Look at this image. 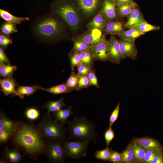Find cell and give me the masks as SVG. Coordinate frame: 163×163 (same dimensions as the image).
<instances>
[{"label": "cell", "mask_w": 163, "mask_h": 163, "mask_svg": "<svg viewBox=\"0 0 163 163\" xmlns=\"http://www.w3.org/2000/svg\"><path fill=\"white\" fill-rule=\"evenodd\" d=\"M91 48V46L82 40L75 39L73 46L70 52L79 53Z\"/></svg>", "instance_id": "e575fe53"}, {"label": "cell", "mask_w": 163, "mask_h": 163, "mask_svg": "<svg viewBox=\"0 0 163 163\" xmlns=\"http://www.w3.org/2000/svg\"><path fill=\"white\" fill-rule=\"evenodd\" d=\"M71 69L74 71L75 68L82 63L79 53L70 52L69 54Z\"/></svg>", "instance_id": "8d00e7d4"}, {"label": "cell", "mask_w": 163, "mask_h": 163, "mask_svg": "<svg viewBox=\"0 0 163 163\" xmlns=\"http://www.w3.org/2000/svg\"><path fill=\"white\" fill-rule=\"evenodd\" d=\"M66 106L64 102V98L62 97L56 101H49L46 102L42 108L47 109L46 112L50 113L59 111Z\"/></svg>", "instance_id": "7402d4cb"}, {"label": "cell", "mask_w": 163, "mask_h": 163, "mask_svg": "<svg viewBox=\"0 0 163 163\" xmlns=\"http://www.w3.org/2000/svg\"><path fill=\"white\" fill-rule=\"evenodd\" d=\"M9 36L0 32V46L4 50L12 43V40Z\"/></svg>", "instance_id": "f35d334b"}, {"label": "cell", "mask_w": 163, "mask_h": 163, "mask_svg": "<svg viewBox=\"0 0 163 163\" xmlns=\"http://www.w3.org/2000/svg\"><path fill=\"white\" fill-rule=\"evenodd\" d=\"M102 31L97 29H89L83 34L75 38L82 40L92 47L98 43L104 36Z\"/></svg>", "instance_id": "30bf717a"}, {"label": "cell", "mask_w": 163, "mask_h": 163, "mask_svg": "<svg viewBox=\"0 0 163 163\" xmlns=\"http://www.w3.org/2000/svg\"><path fill=\"white\" fill-rule=\"evenodd\" d=\"M102 11L108 21L117 20L121 18L116 12L117 5L113 0H104L102 3Z\"/></svg>", "instance_id": "4fadbf2b"}, {"label": "cell", "mask_w": 163, "mask_h": 163, "mask_svg": "<svg viewBox=\"0 0 163 163\" xmlns=\"http://www.w3.org/2000/svg\"><path fill=\"white\" fill-rule=\"evenodd\" d=\"M161 150H149L145 151L144 162L150 163L154 157L161 151Z\"/></svg>", "instance_id": "7bdbcfd3"}, {"label": "cell", "mask_w": 163, "mask_h": 163, "mask_svg": "<svg viewBox=\"0 0 163 163\" xmlns=\"http://www.w3.org/2000/svg\"><path fill=\"white\" fill-rule=\"evenodd\" d=\"M77 67L78 72L82 76H87L92 69V68L82 63Z\"/></svg>", "instance_id": "bcb514c9"}, {"label": "cell", "mask_w": 163, "mask_h": 163, "mask_svg": "<svg viewBox=\"0 0 163 163\" xmlns=\"http://www.w3.org/2000/svg\"><path fill=\"white\" fill-rule=\"evenodd\" d=\"M25 117L30 121L36 120L39 118L40 113L39 110L34 107H30L27 108L24 113Z\"/></svg>", "instance_id": "74e56055"}, {"label": "cell", "mask_w": 163, "mask_h": 163, "mask_svg": "<svg viewBox=\"0 0 163 163\" xmlns=\"http://www.w3.org/2000/svg\"><path fill=\"white\" fill-rule=\"evenodd\" d=\"M133 142L139 145L145 151L149 150L161 149L159 144L156 140L150 138H136Z\"/></svg>", "instance_id": "2e32d148"}, {"label": "cell", "mask_w": 163, "mask_h": 163, "mask_svg": "<svg viewBox=\"0 0 163 163\" xmlns=\"http://www.w3.org/2000/svg\"><path fill=\"white\" fill-rule=\"evenodd\" d=\"M81 75L78 72L76 73L73 72H71L70 76L65 83L71 91L76 90Z\"/></svg>", "instance_id": "4dcf8cb0"}, {"label": "cell", "mask_w": 163, "mask_h": 163, "mask_svg": "<svg viewBox=\"0 0 163 163\" xmlns=\"http://www.w3.org/2000/svg\"><path fill=\"white\" fill-rule=\"evenodd\" d=\"M0 64H10L4 50L1 47H0Z\"/></svg>", "instance_id": "c3c4849f"}, {"label": "cell", "mask_w": 163, "mask_h": 163, "mask_svg": "<svg viewBox=\"0 0 163 163\" xmlns=\"http://www.w3.org/2000/svg\"><path fill=\"white\" fill-rule=\"evenodd\" d=\"M69 140L81 141H93L98 136L96 131V126L86 117L75 116L72 120H67Z\"/></svg>", "instance_id": "3957f363"}, {"label": "cell", "mask_w": 163, "mask_h": 163, "mask_svg": "<svg viewBox=\"0 0 163 163\" xmlns=\"http://www.w3.org/2000/svg\"><path fill=\"white\" fill-rule=\"evenodd\" d=\"M8 162L7 159L3 156L0 159V163H8Z\"/></svg>", "instance_id": "816d5d0a"}, {"label": "cell", "mask_w": 163, "mask_h": 163, "mask_svg": "<svg viewBox=\"0 0 163 163\" xmlns=\"http://www.w3.org/2000/svg\"><path fill=\"white\" fill-rule=\"evenodd\" d=\"M91 85L95 86L96 88H99L95 72L92 69L87 75Z\"/></svg>", "instance_id": "f6af8a7d"}, {"label": "cell", "mask_w": 163, "mask_h": 163, "mask_svg": "<svg viewBox=\"0 0 163 163\" xmlns=\"http://www.w3.org/2000/svg\"><path fill=\"white\" fill-rule=\"evenodd\" d=\"M128 28L134 29L140 32L145 33L149 31L158 30L160 29V27L159 26L150 24L145 21Z\"/></svg>", "instance_id": "f1b7e54d"}, {"label": "cell", "mask_w": 163, "mask_h": 163, "mask_svg": "<svg viewBox=\"0 0 163 163\" xmlns=\"http://www.w3.org/2000/svg\"><path fill=\"white\" fill-rule=\"evenodd\" d=\"M95 60L102 61L108 60L107 41L104 36L96 44L91 47Z\"/></svg>", "instance_id": "8fae6325"}, {"label": "cell", "mask_w": 163, "mask_h": 163, "mask_svg": "<svg viewBox=\"0 0 163 163\" xmlns=\"http://www.w3.org/2000/svg\"><path fill=\"white\" fill-rule=\"evenodd\" d=\"M82 64L92 68L95 59L91 48L79 53Z\"/></svg>", "instance_id": "4316f807"}, {"label": "cell", "mask_w": 163, "mask_h": 163, "mask_svg": "<svg viewBox=\"0 0 163 163\" xmlns=\"http://www.w3.org/2000/svg\"><path fill=\"white\" fill-rule=\"evenodd\" d=\"M121 163L134 162V152L132 143L129 144L126 149L121 154Z\"/></svg>", "instance_id": "83f0119b"}, {"label": "cell", "mask_w": 163, "mask_h": 163, "mask_svg": "<svg viewBox=\"0 0 163 163\" xmlns=\"http://www.w3.org/2000/svg\"><path fill=\"white\" fill-rule=\"evenodd\" d=\"M107 22V20L101 9L87 24V27L88 29H97L102 32Z\"/></svg>", "instance_id": "ac0fdd59"}, {"label": "cell", "mask_w": 163, "mask_h": 163, "mask_svg": "<svg viewBox=\"0 0 163 163\" xmlns=\"http://www.w3.org/2000/svg\"><path fill=\"white\" fill-rule=\"evenodd\" d=\"M32 28L37 38L47 42L59 36L63 27L62 24L55 17L47 14L37 18L32 24Z\"/></svg>", "instance_id": "7a4b0ae2"}, {"label": "cell", "mask_w": 163, "mask_h": 163, "mask_svg": "<svg viewBox=\"0 0 163 163\" xmlns=\"http://www.w3.org/2000/svg\"><path fill=\"white\" fill-rule=\"evenodd\" d=\"M125 24L120 20H113L108 21L102 32L104 34L116 35L125 30Z\"/></svg>", "instance_id": "9a60e30c"}, {"label": "cell", "mask_w": 163, "mask_h": 163, "mask_svg": "<svg viewBox=\"0 0 163 163\" xmlns=\"http://www.w3.org/2000/svg\"><path fill=\"white\" fill-rule=\"evenodd\" d=\"M16 89L18 96L23 99L25 95L27 96L33 94L39 90H42L43 88L41 86L34 85L32 86H22L17 85Z\"/></svg>", "instance_id": "ffe728a7"}, {"label": "cell", "mask_w": 163, "mask_h": 163, "mask_svg": "<svg viewBox=\"0 0 163 163\" xmlns=\"http://www.w3.org/2000/svg\"><path fill=\"white\" fill-rule=\"evenodd\" d=\"M17 70L16 66L10 64H0V75L4 78L12 75Z\"/></svg>", "instance_id": "1f68e13d"}, {"label": "cell", "mask_w": 163, "mask_h": 163, "mask_svg": "<svg viewBox=\"0 0 163 163\" xmlns=\"http://www.w3.org/2000/svg\"><path fill=\"white\" fill-rule=\"evenodd\" d=\"M120 103H118L115 108L111 113L109 117V127H112L114 123L117 120L120 110Z\"/></svg>", "instance_id": "b9f144b4"}, {"label": "cell", "mask_w": 163, "mask_h": 163, "mask_svg": "<svg viewBox=\"0 0 163 163\" xmlns=\"http://www.w3.org/2000/svg\"><path fill=\"white\" fill-rule=\"evenodd\" d=\"M11 139L14 146L33 160L45 153L47 141L34 123L16 121Z\"/></svg>", "instance_id": "6da1fadb"}, {"label": "cell", "mask_w": 163, "mask_h": 163, "mask_svg": "<svg viewBox=\"0 0 163 163\" xmlns=\"http://www.w3.org/2000/svg\"><path fill=\"white\" fill-rule=\"evenodd\" d=\"M83 14L86 17L93 14L99 7L101 0H75Z\"/></svg>", "instance_id": "7c38bea8"}, {"label": "cell", "mask_w": 163, "mask_h": 163, "mask_svg": "<svg viewBox=\"0 0 163 163\" xmlns=\"http://www.w3.org/2000/svg\"><path fill=\"white\" fill-rule=\"evenodd\" d=\"M137 4L124 3L117 5L116 12L118 15L121 17H127Z\"/></svg>", "instance_id": "484cf974"}, {"label": "cell", "mask_w": 163, "mask_h": 163, "mask_svg": "<svg viewBox=\"0 0 163 163\" xmlns=\"http://www.w3.org/2000/svg\"><path fill=\"white\" fill-rule=\"evenodd\" d=\"M1 91L6 96L11 94L18 96L16 89V86L18 85L12 75H11L3 79H0Z\"/></svg>", "instance_id": "5bb4252c"}, {"label": "cell", "mask_w": 163, "mask_h": 163, "mask_svg": "<svg viewBox=\"0 0 163 163\" xmlns=\"http://www.w3.org/2000/svg\"><path fill=\"white\" fill-rule=\"evenodd\" d=\"M42 90L54 94H58L69 92L72 91L67 86L66 83L49 88H43Z\"/></svg>", "instance_id": "f546056e"}, {"label": "cell", "mask_w": 163, "mask_h": 163, "mask_svg": "<svg viewBox=\"0 0 163 163\" xmlns=\"http://www.w3.org/2000/svg\"><path fill=\"white\" fill-rule=\"evenodd\" d=\"M73 113L72 107L69 106L65 109H62L53 113V115L55 121L63 125L66 123L67 119Z\"/></svg>", "instance_id": "44dd1931"}, {"label": "cell", "mask_w": 163, "mask_h": 163, "mask_svg": "<svg viewBox=\"0 0 163 163\" xmlns=\"http://www.w3.org/2000/svg\"><path fill=\"white\" fill-rule=\"evenodd\" d=\"M122 59L129 58L136 59L138 52L135 45V40H119Z\"/></svg>", "instance_id": "9c48e42d"}, {"label": "cell", "mask_w": 163, "mask_h": 163, "mask_svg": "<svg viewBox=\"0 0 163 163\" xmlns=\"http://www.w3.org/2000/svg\"><path fill=\"white\" fill-rule=\"evenodd\" d=\"M145 33L140 32L135 29H129V30H124L116 34L122 40H135L144 35Z\"/></svg>", "instance_id": "d4e9b609"}, {"label": "cell", "mask_w": 163, "mask_h": 163, "mask_svg": "<svg viewBox=\"0 0 163 163\" xmlns=\"http://www.w3.org/2000/svg\"><path fill=\"white\" fill-rule=\"evenodd\" d=\"M107 47L108 60L115 64H119L122 59L120 44L119 40L115 38L114 34H111L107 41Z\"/></svg>", "instance_id": "ba28073f"}, {"label": "cell", "mask_w": 163, "mask_h": 163, "mask_svg": "<svg viewBox=\"0 0 163 163\" xmlns=\"http://www.w3.org/2000/svg\"><path fill=\"white\" fill-rule=\"evenodd\" d=\"M13 133L0 128V143H6L8 139L11 138Z\"/></svg>", "instance_id": "60d3db41"}, {"label": "cell", "mask_w": 163, "mask_h": 163, "mask_svg": "<svg viewBox=\"0 0 163 163\" xmlns=\"http://www.w3.org/2000/svg\"><path fill=\"white\" fill-rule=\"evenodd\" d=\"M21 151L16 146H14L11 149L5 147L3 152V156L7 159L9 162L19 163L21 161L24 157Z\"/></svg>", "instance_id": "e0dca14e"}, {"label": "cell", "mask_w": 163, "mask_h": 163, "mask_svg": "<svg viewBox=\"0 0 163 163\" xmlns=\"http://www.w3.org/2000/svg\"><path fill=\"white\" fill-rule=\"evenodd\" d=\"M1 32L10 37L11 34L18 32L16 24L7 22L2 24L0 27Z\"/></svg>", "instance_id": "836d02e7"}, {"label": "cell", "mask_w": 163, "mask_h": 163, "mask_svg": "<svg viewBox=\"0 0 163 163\" xmlns=\"http://www.w3.org/2000/svg\"><path fill=\"white\" fill-rule=\"evenodd\" d=\"M163 163V155L161 151L150 162V163Z\"/></svg>", "instance_id": "681fc988"}, {"label": "cell", "mask_w": 163, "mask_h": 163, "mask_svg": "<svg viewBox=\"0 0 163 163\" xmlns=\"http://www.w3.org/2000/svg\"><path fill=\"white\" fill-rule=\"evenodd\" d=\"M16 123V121L10 120L4 113L0 111V128L13 133Z\"/></svg>", "instance_id": "cb8c5ba5"}, {"label": "cell", "mask_w": 163, "mask_h": 163, "mask_svg": "<svg viewBox=\"0 0 163 163\" xmlns=\"http://www.w3.org/2000/svg\"><path fill=\"white\" fill-rule=\"evenodd\" d=\"M37 125L47 141L66 140V131L63 124L53 120L50 113L46 112Z\"/></svg>", "instance_id": "5b68a950"}, {"label": "cell", "mask_w": 163, "mask_h": 163, "mask_svg": "<svg viewBox=\"0 0 163 163\" xmlns=\"http://www.w3.org/2000/svg\"><path fill=\"white\" fill-rule=\"evenodd\" d=\"M90 142L73 140L63 142V147L67 158L78 159L86 155Z\"/></svg>", "instance_id": "8992f818"}, {"label": "cell", "mask_w": 163, "mask_h": 163, "mask_svg": "<svg viewBox=\"0 0 163 163\" xmlns=\"http://www.w3.org/2000/svg\"><path fill=\"white\" fill-rule=\"evenodd\" d=\"M63 142L47 141L44 154L51 163H64L67 158L63 147Z\"/></svg>", "instance_id": "52a82bcc"}, {"label": "cell", "mask_w": 163, "mask_h": 163, "mask_svg": "<svg viewBox=\"0 0 163 163\" xmlns=\"http://www.w3.org/2000/svg\"><path fill=\"white\" fill-rule=\"evenodd\" d=\"M111 151L112 149L107 146L105 149L96 151L94 156L97 160L108 161Z\"/></svg>", "instance_id": "d590c367"}, {"label": "cell", "mask_w": 163, "mask_h": 163, "mask_svg": "<svg viewBox=\"0 0 163 163\" xmlns=\"http://www.w3.org/2000/svg\"><path fill=\"white\" fill-rule=\"evenodd\" d=\"M145 21L141 11L136 6L128 16L125 25L126 27L128 28Z\"/></svg>", "instance_id": "d6986e66"}, {"label": "cell", "mask_w": 163, "mask_h": 163, "mask_svg": "<svg viewBox=\"0 0 163 163\" xmlns=\"http://www.w3.org/2000/svg\"><path fill=\"white\" fill-rule=\"evenodd\" d=\"M132 143L134 152L135 158L134 162H144L145 150L143 148L133 142Z\"/></svg>", "instance_id": "d6a6232c"}, {"label": "cell", "mask_w": 163, "mask_h": 163, "mask_svg": "<svg viewBox=\"0 0 163 163\" xmlns=\"http://www.w3.org/2000/svg\"><path fill=\"white\" fill-rule=\"evenodd\" d=\"M115 133L112 128V127H109L104 133V137L107 146H109L113 139Z\"/></svg>", "instance_id": "ee69618b"}, {"label": "cell", "mask_w": 163, "mask_h": 163, "mask_svg": "<svg viewBox=\"0 0 163 163\" xmlns=\"http://www.w3.org/2000/svg\"><path fill=\"white\" fill-rule=\"evenodd\" d=\"M116 5L124 4L131 3L133 4H137L133 0H113Z\"/></svg>", "instance_id": "f907efd6"}, {"label": "cell", "mask_w": 163, "mask_h": 163, "mask_svg": "<svg viewBox=\"0 0 163 163\" xmlns=\"http://www.w3.org/2000/svg\"><path fill=\"white\" fill-rule=\"evenodd\" d=\"M53 13L56 14L67 24L72 31L76 30L81 22L80 14L76 6L69 0H56L50 6Z\"/></svg>", "instance_id": "277c9868"}, {"label": "cell", "mask_w": 163, "mask_h": 163, "mask_svg": "<svg viewBox=\"0 0 163 163\" xmlns=\"http://www.w3.org/2000/svg\"><path fill=\"white\" fill-rule=\"evenodd\" d=\"M0 17L6 22L16 24L29 20V17H17L8 11L1 9H0Z\"/></svg>", "instance_id": "603a6c76"}, {"label": "cell", "mask_w": 163, "mask_h": 163, "mask_svg": "<svg viewBox=\"0 0 163 163\" xmlns=\"http://www.w3.org/2000/svg\"><path fill=\"white\" fill-rule=\"evenodd\" d=\"M91 86L87 76L81 75L76 90L78 91L83 88H87Z\"/></svg>", "instance_id": "ab89813d"}, {"label": "cell", "mask_w": 163, "mask_h": 163, "mask_svg": "<svg viewBox=\"0 0 163 163\" xmlns=\"http://www.w3.org/2000/svg\"><path fill=\"white\" fill-rule=\"evenodd\" d=\"M121 154L112 150L108 161L114 163H121Z\"/></svg>", "instance_id": "7dc6e473"}]
</instances>
